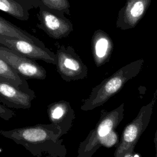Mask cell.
I'll return each instance as SVG.
<instances>
[{
	"label": "cell",
	"instance_id": "cell-1",
	"mask_svg": "<svg viewBox=\"0 0 157 157\" xmlns=\"http://www.w3.org/2000/svg\"><path fill=\"white\" fill-rule=\"evenodd\" d=\"M2 136L22 145L36 157H66L62 131L57 125L39 124L9 131L1 130Z\"/></svg>",
	"mask_w": 157,
	"mask_h": 157
},
{
	"label": "cell",
	"instance_id": "cell-2",
	"mask_svg": "<svg viewBox=\"0 0 157 157\" xmlns=\"http://www.w3.org/2000/svg\"><path fill=\"white\" fill-rule=\"evenodd\" d=\"M124 111L123 103L111 111L102 110L96 126L80 144L77 157H92L101 147L110 148L115 144L117 145L119 139L115 129L123 120Z\"/></svg>",
	"mask_w": 157,
	"mask_h": 157
},
{
	"label": "cell",
	"instance_id": "cell-3",
	"mask_svg": "<svg viewBox=\"0 0 157 157\" xmlns=\"http://www.w3.org/2000/svg\"><path fill=\"white\" fill-rule=\"evenodd\" d=\"M144 60L139 59L121 67L112 75L93 87L89 96L83 101L81 110H91L105 103L118 93L131 79L140 72Z\"/></svg>",
	"mask_w": 157,
	"mask_h": 157
},
{
	"label": "cell",
	"instance_id": "cell-4",
	"mask_svg": "<svg viewBox=\"0 0 157 157\" xmlns=\"http://www.w3.org/2000/svg\"><path fill=\"white\" fill-rule=\"evenodd\" d=\"M157 98V90L151 101L142 106L136 118L126 126L117 145L114 157H123L134 153V148L141 135L148 126Z\"/></svg>",
	"mask_w": 157,
	"mask_h": 157
},
{
	"label": "cell",
	"instance_id": "cell-5",
	"mask_svg": "<svg viewBox=\"0 0 157 157\" xmlns=\"http://www.w3.org/2000/svg\"><path fill=\"white\" fill-rule=\"evenodd\" d=\"M56 71L66 82L85 78L88 69L79 55L71 46L59 45L57 47Z\"/></svg>",
	"mask_w": 157,
	"mask_h": 157
},
{
	"label": "cell",
	"instance_id": "cell-6",
	"mask_svg": "<svg viewBox=\"0 0 157 157\" xmlns=\"http://www.w3.org/2000/svg\"><path fill=\"white\" fill-rule=\"evenodd\" d=\"M37 14L39 23L37 27L49 37L60 39L67 37L74 30L72 22L62 12L50 9L40 3Z\"/></svg>",
	"mask_w": 157,
	"mask_h": 157
},
{
	"label": "cell",
	"instance_id": "cell-7",
	"mask_svg": "<svg viewBox=\"0 0 157 157\" xmlns=\"http://www.w3.org/2000/svg\"><path fill=\"white\" fill-rule=\"evenodd\" d=\"M0 58L7 63L26 79L44 80L46 78V70L35 60L21 55L1 44Z\"/></svg>",
	"mask_w": 157,
	"mask_h": 157
},
{
	"label": "cell",
	"instance_id": "cell-8",
	"mask_svg": "<svg viewBox=\"0 0 157 157\" xmlns=\"http://www.w3.org/2000/svg\"><path fill=\"white\" fill-rule=\"evenodd\" d=\"M0 44L17 53L32 59H40L47 63L56 64V55L47 47L34 43L0 36Z\"/></svg>",
	"mask_w": 157,
	"mask_h": 157
},
{
	"label": "cell",
	"instance_id": "cell-9",
	"mask_svg": "<svg viewBox=\"0 0 157 157\" xmlns=\"http://www.w3.org/2000/svg\"><path fill=\"white\" fill-rule=\"evenodd\" d=\"M151 0H127L118 13L116 26L121 30L135 28L145 15Z\"/></svg>",
	"mask_w": 157,
	"mask_h": 157
},
{
	"label": "cell",
	"instance_id": "cell-10",
	"mask_svg": "<svg viewBox=\"0 0 157 157\" xmlns=\"http://www.w3.org/2000/svg\"><path fill=\"white\" fill-rule=\"evenodd\" d=\"M36 98L33 90L26 91L0 80V102L8 107L28 109Z\"/></svg>",
	"mask_w": 157,
	"mask_h": 157
},
{
	"label": "cell",
	"instance_id": "cell-11",
	"mask_svg": "<svg viewBox=\"0 0 157 157\" xmlns=\"http://www.w3.org/2000/svg\"><path fill=\"white\" fill-rule=\"evenodd\" d=\"M47 114L52 123L61 128L63 135L71 129L75 119V112L69 102L64 100L51 103L47 107Z\"/></svg>",
	"mask_w": 157,
	"mask_h": 157
},
{
	"label": "cell",
	"instance_id": "cell-12",
	"mask_svg": "<svg viewBox=\"0 0 157 157\" xmlns=\"http://www.w3.org/2000/svg\"><path fill=\"white\" fill-rule=\"evenodd\" d=\"M91 52L96 67L110 61L113 50V42L110 36L102 29L96 30L91 38Z\"/></svg>",
	"mask_w": 157,
	"mask_h": 157
},
{
	"label": "cell",
	"instance_id": "cell-13",
	"mask_svg": "<svg viewBox=\"0 0 157 157\" xmlns=\"http://www.w3.org/2000/svg\"><path fill=\"white\" fill-rule=\"evenodd\" d=\"M34 7V4L28 0H0L1 10L22 21L29 19V10Z\"/></svg>",
	"mask_w": 157,
	"mask_h": 157
},
{
	"label": "cell",
	"instance_id": "cell-14",
	"mask_svg": "<svg viewBox=\"0 0 157 157\" xmlns=\"http://www.w3.org/2000/svg\"><path fill=\"white\" fill-rule=\"evenodd\" d=\"M0 36L28 41L39 46L46 47L44 43L36 36L12 24L2 17H0Z\"/></svg>",
	"mask_w": 157,
	"mask_h": 157
},
{
	"label": "cell",
	"instance_id": "cell-15",
	"mask_svg": "<svg viewBox=\"0 0 157 157\" xmlns=\"http://www.w3.org/2000/svg\"><path fill=\"white\" fill-rule=\"evenodd\" d=\"M0 80L7 82L26 91H30L26 79L18 74L11 66L0 58Z\"/></svg>",
	"mask_w": 157,
	"mask_h": 157
},
{
	"label": "cell",
	"instance_id": "cell-16",
	"mask_svg": "<svg viewBox=\"0 0 157 157\" xmlns=\"http://www.w3.org/2000/svg\"><path fill=\"white\" fill-rule=\"evenodd\" d=\"M45 7L67 15H70V3L68 0H39Z\"/></svg>",
	"mask_w": 157,
	"mask_h": 157
},
{
	"label": "cell",
	"instance_id": "cell-17",
	"mask_svg": "<svg viewBox=\"0 0 157 157\" xmlns=\"http://www.w3.org/2000/svg\"><path fill=\"white\" fill-rule=\"evenodd\" d=\"M3 116L1 117V118L5 119V120H9L10 118L13 115H14V112H12V110L6 108L2 104L0 105V113H5Z\"/></svg>",
	"mask_w": 157,
	"mask_h": 157
},
{
	"label": "cell",
	"instance_id": "cell-18",
	"mask_svg": "<svg viewBox=\"0 0 157 157\" xmlns=\"http://www.w3.org/2000/svg\"><path fill=\"white\" fill-rule=\"evenodd\" d=\"M154 142H155V157H157V129L155 133Z\"/></svg>",
	"mask_w": 157,
	"mask_h": 157
},
{
	"label": "cell",
	"instance_id": "cell-19",
	"mask_svg": "<svg viewBox=\"0 0 157 157\" xmlns=\"http://www.w3.org/2000/svg\"><path fill=\"white\" fill-rule=\"evenodd\" d=\"M28 1H31V2H33L36 8V7H39V6L40 5V1L39 0H28Z\"/></svg>",
	"mask_w": 157,
	"mask_h": 157
},
{
	"label": "cell",
	"instance_id": "cell-20",
	"mask_svg": "<svg viewBox=\"0 0 157 157\" xmlns=\"http://www.w3.org/2000/svg\"><path fill=\"white\" fill-rule=\"evenodd\" d=\"M123 157H139V156L138 155L134 154V153H127Z\"/></svg>",
	"mask_w": 157,
	"mask_h": 157
}]
</instances>
